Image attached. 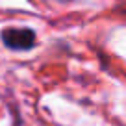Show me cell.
Returning <instances> with one entry per match:
<instances>
[{
    "label": "cell",
    "mask_w": 126,
    "mask_h": 126,
    "mask_svg": "<svg viewBox=\"0 0 126 126\" xmlns=\"http://www.w3.org/2000/svg\"><path fill=\"white\" fill-rule=\"evenodd\" d=\"M2 41L11 50H28L35 45V33L28 28H6L2 32Z\"/></svg>",
    "instance_id": "1"
}]
</instances>
